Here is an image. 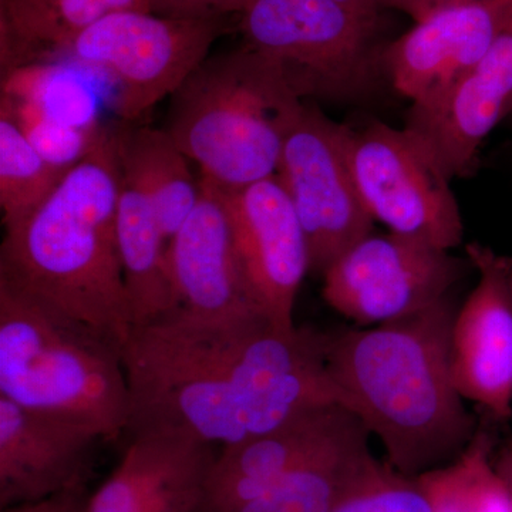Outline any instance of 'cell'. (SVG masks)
I'll use <instances>...</instances> for the list:
<instances>
[{"mask_svg":"<svg viewBox=\"0 0 512 512\" xmlns=\"http://www.w3.org/2000/svg\"><path fill=\"white\" fill-rule=\"evenodd\" d=\"M121 356L130 436L181 434L227 447L315 407H345L322 330H286L265 316L204 320L175 311L133 326Z\"/></svg>","mask_w":512,"mask_h":512,"instance_id":"cell-1","label":"cell"},{"mask_svg":"<svg viewBox=\"0 0 512 512\" xmlns=\"http://www.w3.org/2000/svg\"><path fill=\"white\" fill-rule=\"evenodd\" d=\"M453 295L397 322L322 330L333 382L386 451L387 463L420 477L454 463L480 424L451 373Z\"/></svg>","mask_w":512,"mask_h":512,"instance_id":"cell-2","label":"cell"},{"mask_svg":"<svg viewBox=\"0 0 512 512\" xmlns=\"http://www.w3.org/2000/svg\"><path fill=\"white\" fill-rule=\"evenodd\" d=\"M119 194L110 127L33 214L5 229L0 279L39 296L123 349L133 322L117 249Z\"/></svg>","mask_w":512,"mask_h":512,"instance_id":"cell-3","label":"cell"},{"mask_svg":"<svg viewBox=\"0 0 512 512\" xmlns=\"http://www.w3.org/2000/svg\"><path fill=\"white\" fill-rule=\"evenodd\" d=\"M305 101L271 59L247 45L208 56L171 96L165 130L201 181L237 191L278 171Z\"/></svg>","mask_w":512,"mask_h":512,"instance_id":"cell-4","label":"cell"},{"mask_svg":"<svg viewBox=\"0 0 512 512\" xmlns=\"http://www.w3.org/2000/svg\"><path fill=\"white\" fill-rule=\"evenodd\" d=\"M0 396L114 440L127 431L130 393L121 348L0 279Z\"/></svg>","mask_w":512,"mask_h":512,"instance_id":"cell-5","label":"cell"},{"mask_svg":"<svg viewBox=\"0 0 512 512\" xmlns=\"http://www.w3.org/2000/svg\"><path fill=\"white\" fill-rule=\"evenodd\" d=\"M380 22L336 0H249L238 29L299 99L342 104L366 99L384 79Z\"/></svg>","mask_w":512,"mask_h":512,"instance_id":"cell-6","label":"cell"},{"mask_svg":"<svg viewBox=\"0 0 512 512\" xmlns=\"http://www.w3.org/2000/svg\"><path fill=\"white\" fill-rule=\"evenodd\" d=\"M231 29V18L175 19L146 10H116L83 30L64 60L110 76L116 113L121 121L134 123L173 96Z\"/></svg>","mask_w":512,"mask_h":512,"instance_id":"cell-7","label":"cell"},{"mask_svg":"<svg viewBox=\"0 0 512 512\" xmlns=\"http://www.w3.org/2000/svg\"><path fill=\"white\" fill-rule=\"evenodd\" d=\"M349 151L360 197L375 222L446 251L463 244L453 180L423 138L407 127L373 121L352 128Z\"/></svg>","mask_w":512,"mask_h":512,"instance_id":"cell-8","label":"cell"},{"mask_svg":"<svg viewBox=\"0 0 512 512\" xmlns=\"http://www.w3.org/2000/svg\"><path fill=\"white\" fill-rule=\"evenodd\" d=\"M350 131L326 116L318 103H305L276 171L301 221L316 276L372 234L376 224L353 175Z\"/></svg>","mask_w":512,"mask_h":512,"instance_id":"cell-9","label":"cell"},{"mask_svg":"<svg viewBox=\"0 0 512 512\" xmlns=\"http://www.w3.org/2000/svg\"><path fill=\"white\" fill-rule=\"evenodd\" d=\"M466 261L451 251L393 234L367 235L323 274L322 296L360 328L397 322L451 295Z\"/></svg>","mask_w":512,"mask_h":512,"instance_id":"cell-10","label":"cell"},{"mask_svg":"<svg viewBox=\"0 0 512 512\" xmlns=\"http://www.w3.org/2000/svg\"><path fill=\"white\" fill-rule=\"evenodd\" d=\"M245 284L278 328H296L293 312L311 274L301 221L278 175L237 191H221Z\"/></svg>","mask_w":512,"mask_h":512,"instance_id":"cell-11","label":"cell"},{"mask_svg":"<svg viewBox=\"0 0 512 512\" xmlns=\"http://www.w3.org/2000/svg\"><path fill=\"white\" fill-rule=\"evenodd\" d=\"M478 282L451 328L454 384L491 419H512V259L480 242L466 247Z\"/></svg>","mask_w":512,"mask_h":512,"instance_id":"cell-12","label":"cell"},{"mask_svg":"<svg viewBox=\"0 0 512 512\" xmlns=\"http://www.w3.org/2000/svg\"><path fill=\"white\" fill-rule=\"evenodd\" d=\"M512 19V0H478L431 13L384 46V79L423 107L436 103L490 50Z\"/></svg>","mask_w":512,"mask_h":512,"instance_id":"cell-13","label":"cell"},{"mask_svg":"<svg viewBox=\"0 0 512 512\" xmlns=\"http://www.w3.org/2000/svg\"><path fill=\"white\" fill-rule=\"evenodd\" d=\"M512 114V19L493 46L436 103L409 107L404 127L423 138L451 180L473 177L485 138Z\"/></svg>","mask_w":512,"mask_h":512,"instance_id":"cell-14","label":"cell"},{"mask_svg":"<svg viewBox=\"0 0 512 512\" xmlns=\"http://www.w3.org/2000/svg\"><path fill=\"white\" fill-rule=\"evenodd\" d=\"M99 430L0 396V510L86 487Z\"/></svg>","mask_w":512,"mask_h":512,"instance_id":"cell-15","label":"cell"},{"mask_svg":"<svg viewBox=\"0 0 512 512\" xmlns=\"http://www.w3.org/2000/svg\"><path fill=\"white\" fill-rule=\"evenodd\" d=\"M200 187L197 207L168 242L177 311L204 320L265 316L239 268L220 190L201 180Z\"/></svg>","mask_w":512,"mask_h":512,"instance_id":"cell-16","label":"cell"},{"mask_svg":"<svg viewBox=\"0 0 512 512\" xmlns=\"http://www.w3.org/2000/svg\"><path fill=\"white\" fill-rule=\"evenodd\" d=\"M360 421L346 407L326 404L262 436L222 447L205 484L200 512H227L254 500Z\"/></svg>","mask_w":512,"mask_h":512,"instance_id":"cell-17","label":"cell"},{"mask_svg":"<svg viewBox=\"0 0 512 512\" xmlns=\"http://www.w3.org/2000/svg\"><path fill=\"white\" fill-rule=\"evenodd\" d=\"M116 10H146L148 0H0L2 77L64 60L76 37Z\"/></svg>","mask_w":512,"mask_h":512,"instance_id":"cell-18","label":"cell"},{"mask_svg":"<svg viewBox=\"0 0 512 512\" xmlns=\"http://www.w3.org/2000/svg\"><path fill=\"white\" fill-rule=\"evenodd\" d=\"M215 446L170 433L131 436L119 466L96 493L89 512H137L188 478L210 473Z\"/></svg>","mask_w":512,"mask_h":512,"instance_id":"cell-19","label":"cell"},{"mask_svg":"<svg viewBox=\"0 0 512 512\" xmlns=\"http://www.w3.org/2000/svg\"><path fill=\"white\" fill-rule=\"evenodd\" d=\"M116 234L133 326L157 322L177 311L168 239L146 195L121 174Z\"/></svg>","mask_w":512,"mask_h":512,"instance_id":"cell-20","label":"cell"},{"mask_svg":"<svg viewBox=\"0 0 512 512\" xmlns=\"http://www.w3.org/2000/svg\"><path fill=\"white\" fill-rule=\"evenodd\" d=\"M113 138L120 174L146 195L170 242L201 197L190 158L165 128L121 121L113 127Z\"/></svg>","mask_w":512,"mask_h":512,"instance_id":"cell-21","label":"cell"},{"mask_svg":"<svg viewBox=\"0 0 512 512\" xmlns=\"http://www.w3.org/2000/svg\"><path fill=\"white\" fill-rule=\"evenodd\" d=\"M363 421L332 446L293 468L254 500L227 512H333L379 463Z\"/></svg>","mask_w":512,"mask_h":512,"instance_id":"cell-22","label":"cell"},{"mask_svg":"<svg viewBox=\"0 0 512 512\" xmlns=\"http://www.w3.org/2000/svg\"><path fill=\"white\" fill-rule=\"evenodd\" d=\"M66 173L46 161L18 121L0 107V208L5 229L33 214Z\"/></svg>","mask_w":512,"mask_h":512,"instance_id":"cell-23","label":"cell"},{"mask_svg":"<svg viewBox=\"0 0 512 512\" xmlns=\"http://www.w3.org/2000/svg\"><path fill=\"white\" fill-rule=\"evenodd\" d=\"M0 107L18 121L33 147L50 164L69 171L99 146L110 127L79 128L46 116L28 100L2 93Z\"/></svg>","mask_w":512,"mask_h":512,"instance_id":"cell-24","label":"cell"},{"mask_svg":"<svg viewBox=\"0 0 512 512\" xmlns=\"http://www.w3.org/2000/svg\"><path fill=\"white\" fill-rule=\"evenodd\" d=\"M495 434L480 426L476 437L454 461L456 512H512L510 491L494 466Z\"/></svg>","mask_w":512,"mask_h":512,"instance_id":"cell-25","label":"cell"},{"mask_svg":"<svg viewBox=\"0 0 512 512\" xmlns=\"http://www.w3.org/2000/svg\"><path fill=\"white\" fill-rule=\"evenodd\" d=\"M333 512H434L421 477H409L380 461Z\"/></svg>","mask_w":512,"mask_h":512,"instance_id":"cell-26","label":"cell"},{"mask_svg":"<svg viewBox=\"0 0 512 512\" xmlns=\"http://www.w3.org/2000/svg\"><path fill=\"white\" fill-rule=\"evenodd\" d=\"M249 0H148L151 13L175 19H225L241 16Z\"/></svg>","mask_w":512,"mask_h":512,"instance_id":"cell-27","label":"cell"},{"mask_svg":"<svg viewBox=\"0 0 512 512\" xmlns=\"http://www.w3.org/2000/svg\"><path fill=\"white\" fill-rule=\"evenodd\" d=\"M208 476L188 478L137 512H200Z\"/></svg>","mask_w":512,"mask_h":512,"instance_id":"cell-28","label":"cell"},{"mask_svg":"<svg viewBox=\"0 0 512 512\" xmlns=\"http://www.w3.org/2000/svg\"><path fill=\"white\" fill-rule=\"evenodd\" d=\"M420 477L433 498L434 512H456V476L453 463Z\"/></svg>","mask_w":512,"mask_h":512,"instance_id":"cell-29","label":"cell"},{"mask_svg":"<svg viewBox=\"0 0 512 512\" xmlns=\"http://www.w3.org/2000/svg\"><path fill=\"white\" fill-rule=\"evenodd\" d=\"M89 498L86 487L76 488V490L66 491V493L57 494L55 497L46 498V500L15 505V507L5 508L2 512H89Z\"/></svg>","mask_w":512,"mask_h":512,"instance_id":"cell-30","label":"cell"},{"mask_svg":"<svg viewBox=\"0 0 512 512\" xmlns=\"http://www.w3.org/2000/svg\"><path fill=\"white\" fill-rule=\"evenodd\" d=\"M380 8L384 10H399L413 19V22L427 18L431 13L451 6L464 5V3L478 2V0H377Z\"/></svg>","mask_w":512,"mask_h":512,"instance_id":"cell-31","label":"cell"},{"mask_svg":"<svg viewBox=\"0 0 512 512\" xmlns=\"http://www.w3.org/2000/svg\"><path fill=\"white\" fill-rule=\"evenodd\" d=\"M494 466L507 485L512 501V437L495 448Z\"/></svg>","mask_w":512,"mask_h":512,"instance_id":"cell-32","label":"cell"},{"mask_svg":"<svg viewBox=\"0 0 512 512\" xmlns=\"http://www.w3.org/2000/svg\"><path fill=\"white\" fill-rule=\"evenodd\" d=\"M336 2L370 18H382L383 10L377 0H336Z\"/></svg>","mask_w":512,"mask_h":512,"instance_id":"cell-33","label":"cell"}]
</instances>
